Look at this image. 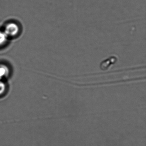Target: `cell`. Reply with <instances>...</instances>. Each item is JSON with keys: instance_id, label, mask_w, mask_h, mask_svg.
I'll return each instance as SVG.
<instances>
[{"instance_id": "2", "label": "cell", "mask_w": 146, "mask_h": 146, "mask_svg": "<svg viewBox=\"0 0 146 146\" xmlns=\"http://www.w3.org/2000/svg\"><path fill=\"white\" fill-rule=\"evenodd\" d=\"M10 73V70L7 66L0 65V79L6 78Z\"/></svg>"}, {"instance_id": "3", "label": "cell", "mask_w": 146, "mask_h": 146, "mask_svg": "<svg viewBox=\"0 0 146 146\" xmlns=\"http://www.w3.org/2000/svg\"><path fill=\"white\" fill-rule=\"evenodd\" d=\"M8 36L4 31H0V46L5 44L7 42Z\"/></svg>"}, {"instance_id": "1", "label": "cell", "mask_w": 146, "mask_h": 146, "mask_svg": "<svg viewBox=\"0 0 146 146\" xmlns=\"http://www.w3.org/2000/svg\"><path fill=\"white\" fill-rule=\"evenodd\" d=\"M19 27L17 24L15 23H11L6 26L4 32L9 37L17 35L19 32Z\"/></svg>"}, {"instance_id": "4", "label": "cell", "mask_w": 146, "mask_h": 146, "mask_svg": "<svg viewBox=\"0 0 146 146\" xmlns=\"http://www.w3.org/2000/svg\"><path fill=\"white\" fill-rule=\"evenodd\" d=\"M7 87L5 83L0 79V96L3 95L5 93Z\"/></svg>"}]
</instances>
